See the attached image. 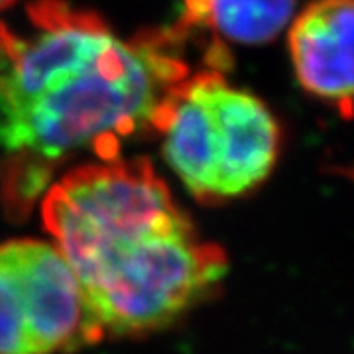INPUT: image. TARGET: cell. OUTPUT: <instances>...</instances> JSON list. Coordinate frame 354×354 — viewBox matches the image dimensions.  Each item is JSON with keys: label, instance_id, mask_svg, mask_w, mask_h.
I'll return each mask as SVG.
<instances>
[{"label": "cell", "instance_id": "1", "mask_svg": "<svg viewBox=\"0 0 354 354\" xmlns=\"http://www.w3.org/2000/svg\"><path fill=\"white\" fill-rule=\"evenodd\" d=\"M32 36L0 24V197L28 215L55 169L79 153L114 160L156 132L171 91L189 77L174 34L120 39L64 0L28 6Z\"/></svg>", "mask_w": 354, "mask_h": 354}, {"label": "cell", "instance_id": "7", "mask_svg": "<svg viewBox=\"0 0 354 354\" xmlns=\"http://www.w3.org/2000/svg\"><path fill=\"white\" fill-rule=\"evenodd\" d=\"M14 2H16V0H0V12H2V10H6L8 6H12Z\"/></svg>", "mask_w": 354, "mask_h": 354}, {"label": "cell", "instance_id": "3", "mask_svg": "<svg viewBox=\"0 0 354 354\" xmlns=\"http://www.w3.org/2000/svg\"><path fill=\"white\" fill-rule=\"evenodd\" d=\"M165 162L201 203H223L258 189L281 148V130L262 99L203 69L177 85L160 113Z\"/></svg>", "mask_w": 354, "mask_h": 354}, {"label": "cell", "instance_id": "4", "mask_svg": "<svg viewBox=\"0 0 354 354\" xmlns=\"http://www.w3.org/2000/svg\"><path fill=\"white\" fill-rule=\"evenodd\" d=\"M106 335L62 252L46 241L0 244V354H65Z\"/></svg>", "mask_w": 354, "mask_h": 354}, {"label": "cell", "instance_id": "2", "mask_svg": "<svg viewBox=\"0 0 354 354\" xmlns=\"http://www.w3.org/2000/svg\"><path fill=\"white\" fill-rule=\"evenodd\" d=\"M39 213L106 337L169 327L228 272L225 250L144 158L77 165L46 189Z\"/></svg>", "mask_w": 354, "mask_h": 354}, {"label": "cell", "instance_id": "5", "mask_svg": "<svg viewBox=\"0 0 354 354\" xmlns=\"http://www.w3.org/2000/svg\"><path fill=\"white\" fill-rule=\"evenodd\" d=\"M353 0H311L290 26L297 81L346 120L353 111Z\"/></svg>", "mask_w": 354, "mask_h": 354}, {"label": "cell", "instance_id": "6", "mask_svg": "<svg viewBox=\"0 0 354 354\" xmlns=\"http://www.w3.org/2000/svg\"><path fill=\"white\" fill-rule=\"evenodd\" d=\"M187 20L241 46H262L290 26L297 0H187Z\"/></svg>", "mask_w": 354, "mask_h": 354}]
</instances>
